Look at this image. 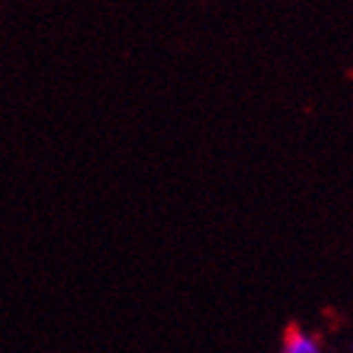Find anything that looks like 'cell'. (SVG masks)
Listing matches in <instances>:
<instances>
[{"label": "cell", "mask_w": 353, "mask_h": 353, "mask_svg": "<svg viewBox=\"0 0 353 353\" xmlns=\"http://www.w3.org/2000/svg\"><path fill=\"white\" fill-rule=\"evenodd\" d=\"M282 353H324V351H321V343H319L316 336L306 334L304 329L292 326V329L287 331V336H284Z\"/></svg>", "instance_id": "cell-1"}]
</instances>
